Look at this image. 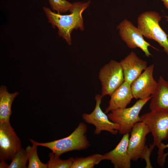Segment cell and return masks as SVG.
I'll list each match as a JSON object with an SVG mask.
<instances>
[{
  "label": "cell",
  "mask_w": 168,
  "mask_h": 168,
  "mask_svg": "<svg viewBox=\"0 0 168 168\" xmlns=\"http://www.w3.org/2000/svg\"><path fill=\"white\" fill-rule=\"evenodd\" d=\"M124 74V81L131 85L147 67V62L131 51L119 62Z\"/></svg>",
  "instance_id": "cell-13"
},
{
  "label": "cell",
  "mask_w": 168,
  "mask_h": 168,
  "mask_svg": "<svg viewBox=\"0 0 168 168\" xmlns=\"http://www.w3.org/2000/svg\"><path fill=\"white\" fill-rule=\"evenodd\" d=\"M161 18L156 12H145L138 17V28L143 36L157 42L168 55V35L159 25Z\"/></svg>",
  "instance_id": "cell-4"
},
{
  "label": "cell",
  "mask_w": 168,
  "mask_h": 168,
  "mask_svg": "<svg viewBox=\"0 0 168 168\" xmlns=\"http://www.w3.org/2000/svg\"><path fill=\"white\" fill-rule=\"evenodd\" d=\"M157 82V88L151 99L149 108L151 111H168V81L161 76Z\"/></svg>",
  "instance_id": "cell-15"
},
{
  "label": "cell",
  "mask_w": 168,
  "mask_h": 168,
  "mask_svg": "<svg viewBox=\"0 0 168 168\" xmlns=\"http://www.w3.org/2000/svg\"><path fill=\"white\" fill-rule=\"evenodd\" d=\"M37 146L32 144V146H28L26 147L29 163L28 168H47V164L42 163L40 159L37 154Z\"/></svg>",
  "instance_id": "cell-18"
},
{
  "label": "cell",
  "mask_w": 168,
  "mask_h": 168,
  "mask_svg": "<svg viewBox=\"0 0 168 168\" xmlns=\"http://www.w3.org/2000/svg\"><path fill=\"white\" fill-rule=\"evenodd\" d=\"M141 121L149 128L152 134L153 145L158 148L157 162L161 166L166 161V153L162 149V141L168 138V111H151L140 116Z\"/></svg>",
  "instance_id": "cell-3"
},
{
  "label": "cell",
  "mask_w": 168,
  "mask_h": 168,
  "mask_svg": "<svg viewBox=\"0 0 168 168\" xmlns=\"http://www.w3.org/2000/svg\"><path fill=\"white\" fill-rule=\"evenodd\" d=\"M129 133L123 135L113 149L103 155L104 160L110 161L115 168H130L131 160L128 151Z\"/></svg>",
  "instance_id": "cell-12"
},
{
  "label": "cell",
  "mask_w": 168,
  "mask_h": 168,
  "mask_svg": "<svg viewBox=\"0 0 168 168\" xmlns=\"http://www.w3.org/2000/svg\"><path fill=\"white\" fill-rule=\"evenodd\" d=\"M21 148V140L10 121L0 123V160H11Z\"/></svg>",
  "instance_id": "cell-10"
},
{
  "label": "cell",
  "mask_w": 168,
  "mask_h": 168,
  "mask_svg": "<svg viewBox=\"0 0 168 168\" xmlns=\"http://www.w3.org/2000/svg\"><path fill=\"white\" fill-rule=\"evenodd\" d=\"M166 148H167L168 149V143L166 145L163 143L162 147V150L164 151L165 149ZM168 155V151L167 153H166V156Z\"/></svg>",
  "instance_id": "cell-23"
},
{
  "label": "cell",
  "mask_w": 168,
  "mask_h": 168,
  "mask_svg": "<svg viewBox=\"0 0 168 168\" xmlns=\"http://www.w3.org/2000/svg\"><path fill=\"white\" fill-rule=\"evenodd\" d=\"M154 64L147 66L143 72L132 83L131 89L133 98L145 99L151 97L157 88L158 82L154 79L153 73Z\"/></svg>",
  "instance_id": "cell-11"
},
{
  "label": "cell",
  "mask_w": 168,
  "mask_h": 168,
  "mask_svg": "<svg viewBox=\"0 0 168 168\" xmlns=\"http://www.w3.org/2000/svg\"><path fill=\"white\" fill-rule=\"evenodd\" d=\"M166 20L168 21V17L166 16Z\"/></svg>",
  "instance_id": "cell-25"
},
{
  "label": "cell",
  "mask_w": 168,
  "mask_h": 168,
  "mask_svg": "<svg viewBox=\"0 0 168 168\" xmlns=\"http://www.w3.org/2000/svg\"><path fill=\"white\" fill-rule=\"evenodd\" d=\"M163 2L165 6L168 9V0H161Z\"/></svg>",
  "instance_id": "cell-24"
},
{
  "label": "cell",
  "mask_w": 168,
  "mask_h": 168,
  "mask_svg": "<svg viewBox=\"0 0 168 168\" xmlns=\"http://www.w3.org/2000/svg\"><path fill=\"white\" fill-rule=\"evenodd\" d=\"M52 10L57 13H65L71 10L73 3L66 0H48Z\"/></svg>",
  "instance_id": "cell-21"
},
{
  "label": "cell",
  "mask_w": 168,
  "mask_h": 168,
  "mask_svg": "<svg viewBox=\"0 0 168 168\" xmlns=\"http://www.w3.org/2000/svg\"><path fill=\"white\" fill-rule=\"evenodd\" d=\"M8 168H26L28 157L26 149L21 148L11 159Z\"/></svg>",
  "instance_id": "cell-20"
},
{
  "label": "cell",
  "mask_w": 168,
  "mask_h": 168,
  "mask_svg": "<svg viewBox=\"0 0 168 168\" xmlns=\"http://www.w3.org/2000/svg\"><path fill=\"white\" fill-rule=\"evenodd\" d=\"M103 155L95 154L85 157L74 158L71 168H93L103 160Z\"/></svg>",
  "instance_id": "cell-17"
},
{
  "label": "cell",
  "mask_w": 168,
  "mask_h": 168,
  "mask_svg": "<svg viewBox=\"0 0 168 168\" xmlns=\"http://www.w3.org/2000/svg\"><path fill=\"white\" fill-rule=\"evenodd\" d=\"M5 161L4 160H0V168H8L9 165L7 164Z\"/></svg>",
  "instance_id": "cell-22"
},
{
  "label": "cell",
  "mask_w": 168,
  "mask_h": 168,
  "mask_svg": "<svg viewBox=\"0 0 168 168\" xmlns=\"http://www.w3.org/2000/svg\"><path fill=\"white\" fill-rule=\"evenodd\" d=\"M90 1L86 2H75L68 15H62L53 12L49 8L43 7V9L48 21L53 27L58 29L59 35L65 40L68 44L71 45L72 39L71 34L74 29L84 30L82 13L89 7Z\"/></svg>",
  "instance_id": "cell-1"
},
{
  "label": "cell",
  "mask_w": 168,
  "mask_h": 168,
  "mask_svg": "<svg viewBox=\"0 0 168 168\" xmlns=\"http://www.w3.org/2000/svg\"><path fill=\"white\" fill-rule=\"evenodd\" d=\"M119 34L127 46L131 49L139 48L147 57L152 56L148 50L149 47L156 49L144 39L138 27L130 21L125 19L117 26Z\"/></svg>",
  "instance_id": "cell-9"
},
{
  "label": "cell",
  "mask_w": 168,
  "mask_h": 168,
  "mask_svg": "<svg viewBox=\"0 0 168 168\" xmlns=\"http://www.w3.org/2000/svg\"><path fill=\"white\" fill-rule=\"evenodd\" d=\"M17 91L9 93L7 87L1 85L0 87V123L10 121L12 114V105L16 97L19 94Z\"/></svg>",
  "instance_id": "cell-16"
},
{
  "label": "cell",
  "mask_w": 168,
  "mask_h": 168,
  "mask_svg": "<svg viewBox=\"0 0 168 168\" xmlns=\"http://www.w3.org/2000/svg\"><path fill=\"white\" fill-rule=\"evenodd\" d=\"M49 160L47 163L48 168H71L74 158L71 157L67 160H62L53 152L49 153Z\"/></svg>",
  "instance_id": "cell-19"
},
{
  "label": "cell",
  "mask_w": 168,
  "mask_h": 168,
  "mask_svg": "<svg viewBox=\"0 0 168 168\" xmlns=\"http://www.w3.org/2000/svg\"><path fill=\"white\" fill-rule=\"evenodd\" d=\"M152 97V96L145 99H139L130 107L115 110L107 115L111 121L119 126V134L129 133L134 125L141 121L139 116L140 112Z\"/></svg>",
  "instance_id": "cell-6"
},
{
  "label": "cell",
  "mask_w": 168,
  "mask_h": 168,
  "mask_svg": "<svg viewBox=\"0 0 168 168\" xmlns=\"http://www.w3.org/2000/svg\"><path fill=\"white\" fill-rule=\"evenodd\" d=\"M110 96L109 105L105 111L106 114L115 110L126 107L134 98L131 85L125 81Z\"/></svg>",
  "instance_id": "cell-14"
},
{
  "label": "cell",
  "mask_w": 168,
  "mask_h": 168,
  "mask_svg": "<svg viewBox=\"0 0 168 168\" xmlns=\"http://www.w3.org/2000/svg\"><path fill=\"white\" fill-rule=\"evenodd\" d=\"M99 78L101 85L102 97L110 96L124 82L123 69L119 63L111 60L100 69Z\"/></svg>",
  "instance_id": "cell-7"
},
{
  "label": "cell",
  "mask_w": 168,
  "mask_h": 168,
  "mask_svg": "<svg viewBox=\"0 0 168 168\" xmlns=\"http://www.w3.org/2000/svg\"><path fill=\"white\" fill-rule=\"evenodd\" d=\"M87 131L86 125L81 122L74 130L66 137L45 143L38 142L32 139H30V141L37 146L49 149L55 154L59 156L68 152L88 148L90 144L86 135Z\"/></svg>",
  "instance_id": "cell-2"
},
{
  "label": "cell",
  "mask_w": 168,
  "mask_h": 168,
  "mask_svg": "<svg viewBox=\"0 0 168 168\" xmlns=\"http://www.w3.org/2000/svg\"><path fill=\"white\" fill-rule=\"evenodd\" d=\"M130 133L128 151L131 160L144 159L146 163V168H152L150 157L155 146L152 144L149 148L145 145L146 136L150 133L149 128L144 123L140 121L134 125Z\"/></svg>",
  "instance_id": "cell-5"
},
{
  "label": "cell",
  "mask_w": 168,
  "mask_h": 168,
  "mask_svg": "<svg viewBox=\"0 0 168 168\" xmlns=\"http://www.w3.org/2000/svg\"><path fill=\"white\" fill-rule=\"evenodd\" d=\"M102 98L101 95H96L94 110L90 114H83L82 118L86 123L95 126L94 133L95 135H99L103 131H107L113 135H116L119 129V126L111 121L108 115L101 108L100 105Z\"/></svg>",
  "instance_id": "cell-8"
}]
</instances>
